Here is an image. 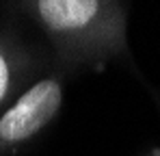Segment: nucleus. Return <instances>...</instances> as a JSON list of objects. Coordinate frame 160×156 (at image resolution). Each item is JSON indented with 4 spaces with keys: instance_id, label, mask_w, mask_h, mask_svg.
<instances>
[{
    "instance_id": "obj_3",
    "label": "nucleus",
    "mask_w": 160,
    "mask_h": 156,
    "mask_svg": "<svg viewBox=\"0 0 160 156\" xmlns=\"http://www.w3.org/2000/svg\"><path fill=\"white\" fill-rule=\"evenodd\" d=\"M7 80H9V70L4 65V59L0 56V98H2V93L7 89Z\"/></svg>"
},
{
    "instance_id": "obj_1",
    "label": "nucleus",
    "mask_w": 160,
    "mask_h": 156,
    "mask_svg": "<svg viewBox=\"0 0 160 156\" xmlns=\"http://www.w3.org/2000/svg\"><path fill=\"white\" fill-rule=\"evenodd\" d=\"M63 102V91L56 80H41L30 87L0 119V137L7 141H24L43 128Z\"/></svg>"
},
{
    "instance_id": "obj_2",
    "label": "nucleus",
    "mask_w": 160,
    "mask_h": 156,
    "mask_svg": "<svg viewBox=\"0 0 160 156\" xmlns=\"http://www.w3.org/2000/svg\"><path fill=\"white\" fill-rule=\"evenodd\" d=\"M37 11L54 30H74L89 24L98 15L100 4L93 0H43L37 4Z\"/></svg>"
}]
</instances>
